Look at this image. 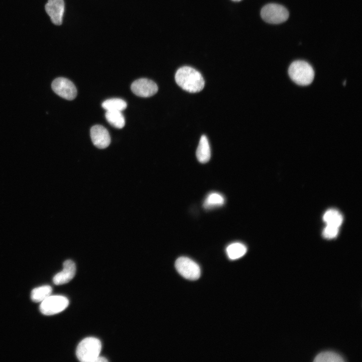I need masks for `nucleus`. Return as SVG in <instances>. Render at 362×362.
I'll use <instances>...</instances> for the list:
<instances>
[{"label":"nucleus","instance_id":"2","mask_svg":"<svg viewBox=\"0 0 362 362\" xmlns=\"http://www.w3.org/2000/svg\"><path fill=\"white\" fill-rule=\"evenodd\" d=\"M288 73L296 84L307 85L313 80L314 71L312 66L304 60H296L289 66Z\"/></svg>","mask_w":362,"mask_h":362},{"label":"nucleus","instance_id":"13","mask_svg":"<svg viewBox=\"0 0 362 362\" xmlns=\"http://www.w3.org/2000/svg\"><path fill=\"white\" fill-rule=\"evenodd\" d=\"M246 247L240 242L232 243L226 248L227 254L228 257L232 260L241 257L246 253Z\"/></svg>","mask_w":362,"mask_h":362},{"label":"nucleus","instance_id":"18","mask_svg":"<svg viewBox=\"0 0 362 362\" xmlns=\"http://www.w3.org/2000/svg\"><path fill=\"white\" fill-rule=\"evenodd\" d=\"M102 106L106 111H122L126 108L127 103L122 99L114 98L105 101Z\"/></svg>","mask_w":362,"mask_h":362},{"label":"nucleus","instance_id":"21","mask_svg":"<svg viewBox=\"0 0 362 362\" xmlns=\"http://www.w3.org/2000/svg\"><path fill=\"white\" fill-rule=\"evenodd\" d=\"M108 359L103 356H100V355L97 358L95 362H106L108 361Z\"/></svg>","mask_w":362,"mask_h":362},{"label":"nucleus","instance_id":"22","mask_svg":"<svg viewBox=\"0 0 362 362\" xmlns=\"http://www.w3.org/2000/svg\"><path fill=\"white\" fill-rule=\"evenodd\" d=\"M232 1L238 2V1H241V0H232Z\"/></svg>","mask_w":362,"mask_h":362},{"label":"nucleus","instance_id":"19","mask_svg":"<svg viewBox=\"0 0 362 362\" xmlns=\"http://www.w3.org/2000/svg\"><path fill=\"white\" fill-rule=\"evenodd\" d=\"M316 362H343L344 360L340 355L332 351H324L318 354L315 358Z\"/></svg>","mask_w":362,"mask_h":362},{"label":"nucleus","instance_id":"1","mask_svg":"<svg viewBox=\"0 0 362 362\" xmlns=\"http://www.w3.org/2000/svg\"><path fill=\"white\" fill-rule=\"evenodd\" d=\"M175 80L182 88L191 93L201 91L205 85V80L201 73L188 66L181 67L176 71Z\"/></svg>","mask_w":362,"mask_h":362},{"label":"nucleus","instance_id":"6","mask_svg":"<svg viewBox=\"0 0 362 362\" xmlns=\"http://www.w3.org/2000/svg\"><path fill=\"white\" fill-rule=\"evenodd\" d=\"M175 267L178 273L187 279L196 280L200 277L201 270L199 265L187 257L182 256L178 258L175 261Z\"/></svg>","mask_w":362,"mask_h":362},{"label":"nucleus","instance_id":"9","mask_svg":"<svg viewBox=\"0 0 362 362\" xmlns=\"http://www.w3.org/2000/svg\"><path fill=\"white\" fill-rule=\"evenodd\" d=\"M45 10L53 24L58 26L62 24L64 12L63 0H48Z\"/></svg>","mask_w":362,"mask_h":362},{"label":"nucleus","instance_id":"3","mask_svg":"<svg viewBox=\"0 0 362 362\" xmlns=\"http://www.w3.org/2000/svg\"><path fill=\"white\" fill-rule=\"evenodd\" d=\"M102 349L101 342L95 337H86L78 344L76 355L82 362H95Z\"/></svg>","mask_w":362,"mask_h":362},{"label":"nucleus","instance_id":"14","mask_svg":"<svg viewBox=\"0 0 362 362\" xmlns=\"http://www.w3.org/2000/svg\"><path fill=\"white\" fill-rule=\"evenodd\" d=\"M323 219L326 225L339 227L343 221L341 214L336 209H329L324 213Z\"/></svg>","mask_w":362,"mask_h":362},{"label":"nucleus","instance_id":"4","mask_svg":"<svg viewBox=\"0 0 362 362\" xmlns=\"http://www.w3.org/2000/svg\"><path fill=\"white\" fill-rule=\"evenodd\" d=\"M260 14L264 21L275 24L285 22L289 16L287 9L277 4H268L264 6L261 10Z\"/></svg>","mask_w":362,"mask_h":362},{"label":"nucleus","instance_id":"17","mask_svg":"<svg viewBox=\"0 0 362 362\" xmlns=\"http://www.w3.org/2000/svg\"><path fill=\"white\" fill-rule=\"evenodd\" d=\"M225 203L224 197L217 193L209 194L205 199L203 206L206 209L222 206Z\"/></svg>","mask_w":362,"mask_h":362},{"label":"nucleus","instance_id":"12","mask_svg":"<svg viewBox=\"0 0 362 362\" xmlns=\"http://www.w3.org/2000/svg\"><path fill=\"white\" fill-rule=\"evenodd\" d=\"M196 156L199 161L202 163L207 162L211 157L209 143L206 136L201 137L196 151Z\"/></svg>","mask_w":362,"mask_h":362},{"label":"nucleus","instance_id":"20","mask_svg":"<svg viewBox=\"0 0 362 362\" xmlns=\"http://www.w3.org/2000/svg\"><path fill=\"white\" fill-rule=\"evenodd\" d=\"M339 231V227L326 225V227L323 230V236L328 239H331L337 236Z\"/></svg>","mask_w":362,"mask_h":362},{"label":"nucleus","instance_id":"16","mask_svg":"<svg viewBox=\"0 0 362 362\" xmlns=\"http://www.w3.org/2000/svg\"><path fill=\"white\" fill-rule=\"evenodd\" d=\"M52 289L49 285H45L34 289L31 293V298L35 302H40L51 295Z\"/></svg>","mask_w":362,"mask_h":362},{"label":"nucleus","instance_id":"8","mask_svg":"<svg viewBox=\"0 0 362 362\" xmlns=\"http://www.w3.org/2000/svg\"><path fill=\"white\" fill-rule=\"evenodd\" d=\"M132 92L136 96L147 98L155 95L158 86L153 81L145 78L135 80L131 85Z\"/></svg>","mask_w":362,"mask_h":362},{"label":"nucleus","instance_id":"7","mask_svg":"<svg viewBox=\"0 0 362 362\" xmlns=\"http://www.w3.org/2000/svg\"><path fill=\"white\" fill-rule=\"evenodd\" d=\"M52 90L59 96L67 100H72L77 95V90L73 83L64 77L55 78L52 82Z\"/></svg>","mask_w":362,"mask_h":362},{"label":"nucleus","instance_id":"15","mask_svg":"<svg viewBox=\"0 0 362 362\" xmlns=\"http://www.w3.org/2000/svg\"><path fill=\"white\" fill-rule=\"evenodd\" d=\"M105 117L107 121L116 128L121 129L125 126V118L121 111H107Z\"/></svg>","mask_w":362,"mask_h":362},{"label":"nucleus","instance_id":"11","mask_svg":"<svg viewBox=\"0 0 362 362\" xmlns=\"http://www.w3.org/2000/svg\"><path fill=\"white\" fill-rule=\"evenodd\" d=\"M76 266L74 262L70 259L65 260L63 263L62 270L56 274L53 278L55 285H60L70 282L74 277Z\"/></svg>","mask_w":362,"mask_h":362},{"label":"nucleus","instance_id":"5","mask_svg":"<svg viewBox=\"0 0 362 362\" xmlns=\"http://www.w3.org/2000/svg\"><path fill=\"white\" fill-rule=\"evenodd\" d=\"M68 304V300L65 297L50 295L41 302L40 310L44 315H52L62 312Z\"/></svg>","mask_w":362,"mask_h":362},{"label":"nucleus","instance_id":"10","mask_svg":"<svg viewBox=\"0 0 362 362\" xmlns=\"http://www.w3.org/2000/svg\"><path fill=\"white\" fill-rule=\"evenodd\" d=\"M92 142L98 148L104 149L109 146L111 142V137L108 131L104 126L96 125L93 126L90 131Z\"/></svg>","mask_w":362,"mask_h":362}]
</instances>
